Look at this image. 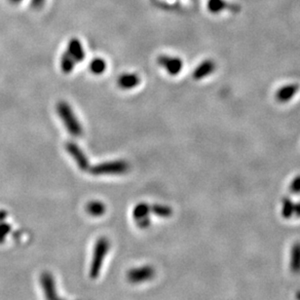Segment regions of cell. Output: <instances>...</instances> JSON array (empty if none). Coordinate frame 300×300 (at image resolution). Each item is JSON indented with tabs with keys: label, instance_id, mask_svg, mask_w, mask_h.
Wrapping results in <instances>:
<instances>
[{
	"label": "cell",
	"instance_id": "6da1fadb",
	"mask_svg": "<svg viewBox=\"0 0 300 300\" xmlns=\"http://www.w3.org/2000/svg\"><path fill=\"white\" fill-rule=\"evenodd\" d=\"M57 112L70 135L74 138H80L83 135V128L70 104L67 101L60 100L57 104Z\"/></svg>",
	"mask_w": 300,
	"mask_h": 300
},
{
	"label": "cell",
	"instance_id": "7a4b0ae2",
	"mask_svg": "<svg viewBox=\"0 0 300 300\" xmlns=\"http://www.w3.org/2000/svg\"><path fill=\"white\" fill-rule=\"evenodd\" d=\"M110 247H111L110 242L105 237L100 238L96 242L92 262H91L90 277L92 279H96L99 277Z\"/></svg>",
	"mask_w": 300,
	"mask_h": 300
},
{
	"label": "cell",
	"instance_id": "3957f363",
	"mask_svg": "<svg viewBox=\"0 0 300 300\" xmlns=\"http://www.w3.org/2000/svg\"><path fill=\"white\" fill-rule=\"evenodd\" d=\"M89 170L95 176H120L129 172L130 164L124 160L109 161L90 167Z\"/></svg>",
	"mask_w": 300,
	"mask_h": 300
},
{
	"label": "cell",
	"instance_id": "277c9868",
	"mask_svg": "<svg viewBox=\"0 0 300 300\" xmlns=\"http://www.w3.org/2000/svg\"><path fill=\"white\" fill-rule=\"evenodd\" d=\"M155 277V269L150 265H144L131 269L127 274V280L131 284L138 285L151 281Z\"/></svg>",
	"mask_w": 300,
	"mask_h": 300
},
{
	"label": "cell",
	"instance_id": "5b68a950",
	"mask_svg": "<svg viewBox=\"0 0 300 300\" xmlns=\"http://www.w3.org/2000/svg\"><path fill=\"white\" fill-rule=\"evenodd\" d=\"M66 149L68 153L72 157V159L75 161L77 167L81 170H87L90 169V163L85 155V153L82 151L78 144H76L73 141H69L66 144Z\"/></svg>",
	"mask_w": 300,
	"mask_h": 300
},
{
	"label": "cell",
	"instance_id": "8992f818",
	"mask_svg": "<svg viewBox=\"0 0 300 300\" xmlns=\"http://www.w3.org/2000/svg\"><path fill=\"white\" fill-rule=\"evenodd\" d=\"M151 212L150 206L146 203H139L133 210V217L137 225L141 228L145 229L150 225L149 213Z\"/></svg>",
	"mask_w": 300,
	"mask_h": 300
},
{
	"label": "cell",
	"instance_id": "52a82bcc",
	"mask_svg": "<svg viewBox=\"0 0 300 300\" xmlns=\"http://www.w3.org/2000/svg\"><path fill=\"white\" fill-rule=\"evenodd\" d=\"M41 285H42L46 300H63L58 295L57 289H56V283L50 272H44L41 275Z\"/></svg>",
	"mask_w": 300,
	"mask_h": 300
},
{
	"label": "cell",
	"instance_id": "ba28073f",
	"mask_svg": "<svg viewBox=\"0 0 300 300\" xmlns=\"http://www.w3.org/2000/svg\"><path fill=\"white\" fill-rule=\"evenodd\" d=\"M158 63L167 70L170 75H178L183 68V61L180 58L170 57L167 55H161L158 58Z\"/></svg>",
	"mask_w": 300,
	"mask_h": 300
},
{
	"label": "cell",
	"instance_id": "9c48e42d",
	"mask_svg": "<svg viewBox=\"0 0 300 300\" xmlns=\"http://www.w3.org/2000/svg\"><path fill=\"white\" fill-rule=\"evenodd\" d=\"M297 83H289L280 87L276 92V100L281 103H286L292 100L299 91Z\"/></svg>",
	"mask_w": 300,
	"mask_h": 300
},
{
	"label": "cell",
	"instance_id": "30bf717a",
	"mask_svg": "<svg viewBox=\"0 0 300 300\" xmlns=\"http://www.w3.org/2000/svg\"><path fill=\"white\" fill-rule=\"evenodd\" d=\"M217 69V65L212 60H205L201 62L200 65L193 71V78L195 80H202L207 76L215 72Z\"/></svg>",
	"mask_w": 300,
	"mask_h": 300
},
{
	"label": "cell",
	"instance_id": "8fae6325",
	"mask_svg": "<svg viewBox=\"0 0 300 300\" xmlns=\"http://www.w3.org/2000/svg\"><path fill=\"white\" fill-rule=\"evenodd\" d=\"M118 86L123 90H131L136 88L140 83V76L136 73H125L118 78Z\"/></svg>",
	"mask_w": 300,
	"mask_h": 300
},
{
	"label": "cell",
	"instance_id": "7c38bea8",
	"mask_svg": "<svg viewBox=\"0 0 300 300\" xmlns=\"http://www.w3.org/2000/svg\"><path fill=\"white\" fill-rule=\"evenodd\" d=\"M68 53L75 60V62H80L85 59V52L80 41L76 38L70 39L68 45Z\"/></svg>",
	"mask_w": 300,
	"mask_h": 300
},
{
	"label": "cell",
	"instance_id": "4fadbf2b",
	"mask_svg": "<svg viewBox=\"0 0 300 300\" xmlns=\"http://www.w3.org/2000/svg\"><path fill=\"white\" fill-rule=\"evenodd\" d=\"M290 269L293 274L300 273V242H296L291 247Z\"/></svg>",
	"mask_w": 300,
	"mask_h": 300
},
{
	"label": "cell",
	"instance_id": "5bb4252c",
	"mask_svg": "<svg viewBox=\"0 0 300 300\" xmlns=\"http://www.w3.org/2000/svg\"><path fill=\"white\" fill-rule=\"evenodd\" d=\"M106 207L100 201H91L86 205V211L95 218H99L105 213Z\"/></svg>",
	"mask_w": 300,
	"mask_h": 300
},
{
	"label": "cell",
	"instance_id": "9a60e30c",
	"mask_svg": "<svg viewBox=\"0 0 300 300\" xmlns=\"http://www.w3.org/2000/svg\"><path fill=\"white\" fill-rule=\"evenodd\" d=\"M294 213V202L290 199L289 196H285L282 199L281 204V215L283 219L290 220L293 218Z\"/></svg>",
	"mask_w": 300,
	"mask_h": 300
},
{
	"label": "cell",
	"instance_id": "2e32d148",
	"mask_svg": "<svg viewBox=\"0 0 300 300\" xmlns=\"http://www.w3.org/2000/svg\"><path fill=\"white\" fill-rule=\"evenodd\" d=\"M75 67V60L72 59V57L67 52L62 54L60 58V69L61 71L66 74L71 73Z\"/></svg>",
	"mask_w": 300,
	"mask_h": 300
},
{
	"label": "cell",
	"instance_id": "e0dca14e",
	"mask_svg": "<svg viewBox=\"0 0 300 300\" xmlns=\"http://www.w3.org/2000/svg\"><path fill=\"white\" fill-rule=\"evenodd\" d=\"M150 210H151V212H153L154 215H156L160 218H170V216L173 215V210L167 205L156 204V205L150 206Z\"/></svg>",
	"mask_w": 300,
	"mask_h": 300
},
{
	"label": "cell",
	"instance_id": "ac0fdd59",
	"mask_svg": "<svg viewBox=\"0 0 300 300\" xmlns=\"http://www.w3.org/2000/svg\"><path fill=\"white\" fill-rule=\"evenodd\" d=\"M89 68H90L91 72L93 74L100 75V74H102L106 70V62L103 59L97 58V59H94L91 61Z\"/></svg>",
	"mask_w": 300,
	"mask_h": 300
},
{
	"label": "cell",
	"instance_id": "d6986e66",
	"mask_svg": "<svg viewBox=\"0 0 300 300\" xmlns=\"http://www.w3.org/2000/svg\"><path fill=\"white\" fill-rule=\"evenodd\" d=\"M290 193L300 194V175L293 178L290 184Z\"/></svg>",
	"mask_w": 300,
	"mask_h": 300
},
{
	"label": "cell",
	"instance_id": "ffe728a7",
	"mask_svg": "<svg viewBox=\"0 0 300 300\" xmlns=\"http://www.w3.org/2000/svg\"><path fill=\"white\" fill-rule=\"evenodd\" d=\"M293 217L300 219V201L294 202V213Z\"/></svg>",
	"mask_w": 300,
	"mask_h": 300
},
{
	"label": "cell",
	"instance_id": "44dd1931",
	"mask_svg": "<svg viewBox=\"0 0 300 300\" xmlns=\"http://www.w3.org/2000/svg\"><path fill=\"white\" fill-rule=\"evenodd\" d=\"M9 1H10L11 3H13V4H16V3H19V2H20L22 0H9Z\"/></svg>",
	"mask_w": 300,
	"mask_h": 300
},
{
	"label": "cell",
	"instance_id": "7402d4cb",
	"mask_svg": "<svg viewBox=\"0 0 300 300\" xmlns=\"http://www.w3.org/2000/svg\"><path fill=\"white\" fill-rule=\"evenodd\" d=\"M296 300H300V291L296 293Z\"/></svg>",
	"mask_w": 300,
	"mask_h": 300
}]
</instances>
